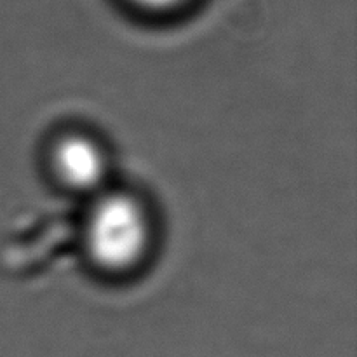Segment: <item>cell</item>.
Listing matches in <instances>:
<instances>
[{
	"label": "cell",
	"instance_id": "1",
	"mask_svg": "<svg viewBox=\"0 0 357 357\" xmlns=\"http://www.w3.org/2000/svg\"><path fill=\"white\" fill-rule=\"evenodd\" d=\"M153 237V218L138 195L108 187L89 199L82 246L98 271L112 275L136 271L150 255Z\"/></svg>",
	"mask_w": 357,
	"mask_h": 357
},
{
	"label": "cell",
	"instance_id": "3",
	"mask_svg": "<svg viewBox=\"0 0 357 357\" xmlns=\"http://www.w3.org/2000/svg\"><path fill=\"white\" fill-rule=\"evenodd\" d=\"M129 2L135 3L139 9L150 10V13H166V10L181 6L185 0H129Z\"/></svg>",
	"mask_w": 357,
	"mask_h": 357
},
{
	"label": "cell",
	"instance_id": "2",
	"mask_svg": "<svg viewBox=\"0 0 357 357\" xmlns=\"http://www.w3.org/2000/svg\"><path fill=\"white\" fill-rule=\"evenodd\" d=\"M51 171L58 183L75 194L94 197L108 188L107 149L87 132H66L51 149Z\"/></svg>",
	"mask_w": 357,
	"mask_h": 357
}]
</instances>
